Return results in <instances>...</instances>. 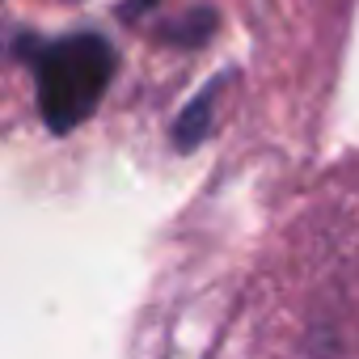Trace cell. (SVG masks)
Segmentation results:
<instances>
[{
	"label": "cell",
	"mask_w": 359,
	"mask_h": 359,
	"mask_svg": "<svg viewBox=\"0 0 359 359\" xmlns=\"http://www.w3.org/2000/svg\"><path fill=\"white\" fill-rule=\"evenodd\" d=\"M156 5V0H127V5H123V13L131 18V13H144V9H152Z\"/></svg>",
	"instance_id": "3"
},
{
	"label": "cell",
	"mask_w": 359,
	"mask_h": 359,
	"mask_svg": "<svg viewBox=\"0 0 359 359\" xmlns=\"http://www.w3.org/2000/svg\"><path fill=\"white\" fill-rule=\"evenodd\" d=\"M220 85H224V76L212 81L182 114H177V123H173V144H177V148H195V144L212 131V106H216V97H220Z\"/></svg>",
	"instance_id": "2"
},
{
	"label": "cell",
	"mask_w": 359,
	"mask_h": 359,
	"mask_svg": "<svg viewBox=\"0 0 359 359\" xmlns=\"http://www.w3.org/2000/svg\"><path fill=\"white\" fill-rule=\"evenodd\" d=\"M114 76V47L102 34H72L51 47L39 43V110L55 135L81 127Z\"/></svg>",
	"instance_id": "1"
}]
</instances>
